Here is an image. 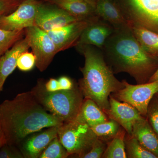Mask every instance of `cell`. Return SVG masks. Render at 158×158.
I'll use <instances>...</instances> for the list:
<instances>
[{
	"mask_svg": "<svg viewBox=\"0 0 158 158\" xmlns=\"http://www.w3.org/2000/svg\"><path fill=\"white\" fill-rule=\"evenodd\" d=\"M76 119L85 123L90 127L107 121L108 116L93 100L84 98Z\"/></svg>",
	"mask_w": 158,
	"mask_h": 158,
	"instance_id": "17",
	"label": "cell"
},
{
	"mask_svg": "<svg viewBox=\"0 0 158 158\" xmlns=\"http://www.w3.org/2000/svg\"><path fill=\"white\" fill-rule=\"evenodd\" d=\"M69 156L58 136L53 139L44 149L39 158H66Z\"/></svg>",
	"mask_w": 158,
	"mask_h": 158,
	"instance_id": "25",
	"label": "cell"
},
{
	"mask_svg": "<svg viewBox=\"0 0 158 158\" xmlns=\"http://www.w3.org/2000/svg\"><path fill=\"white\" fill-rule=\"evenodd\" d=\"M6 144H7V140L6 136L0 125V150Z\"/></svg>",
	"mask_w": 158,
	"mask_h": 158,
	"instance_id": "33",
	"label": "cell"
},
{
	"mask_svg": "<svg viewBox=\"0 0 158 158\" xmlns=\"http://www.w3.org/2000/svg\"><path fill=\"white\" fill-rule=\"evenodd\" d=\"M24 0H0V18L15 11Z\"/></svg>",
	"mask_w": 158,
	"mask_h": 158,
	"instance_id": "29",
	"label": "cell"
},
{
	"mask_svg": "<svg viewBox=\"0 0 158 158\" xmlns=\"http://www.w3.org/2000/svg\"><path fill=\"white\" fill-rule=\"evenodd\" d=\"M61 8H53L46 6L40 3L35 18V25L48 32L61 27L79 20Z\"/></svg>",
	"mask_w": 158,
	"mask_h": 158,
	"instance_id": "9",
	"label": "cell"
},
{
	"mask_svg": "<svg viewBox=\"0 0 158 158\" xmlns=\"http://www.w3.org/2000/svg\"><path fill=\"white\" fill-rule=\"evenodd\" d=\"M24 158L20 151L15 148V146L6 144L0 150V158Z\"/></svg>",
	"mask_w": 158,
	"mask_h": 158,
	"instance_id": "30",
	"label": "cell"
},
{
	"mask_svg": "<svg viewBox=\"0 0 158 158\" xmlns=\"http://www.w3.org/2000/svg\"><path fill=\"white\" fill-rule=\"evenodd\" d=\"M44 87L46 90L49 92H54L57 90H61L59 86L58 80L51 78L44 83Z\"/></svg>",
	"mask_w": 158,
	"mask_h": 158,
	"instance_id": "32",
	"label": "cell"
},
{
	"mask_svg": "<svg viewBox=\"0 0 158 158\" xmlns=\"http://www.w3.org/2000/svg\"><path fill=\"white\" fill-rule=\"evenodd\" d=\"M25 31H8L0 29V58L15 43L23 38Z\"/></svg>",
	"mask_w": 158,
	"mask_h": 158,
	"instance_id": "24",
	"label": "cell"
},
{
	"mask_svg": "<svg viewBox=\"0 0 158 158\" xmlns=\"http://www.w3.org/2000/svg\"><path fill=\"white\" fill-rule=\"evenodd\" d=\"M147 116L149 124L158 137V98L151 101L148 109Z\"/></svg>",
	"mask_w": 158,
	"mask_h": 158,
	"instance_id": "27",
	"label": "cell"
},
{
	"mask_svg": "<svg viewBox=\"0 0 158 158\" xmlns=\"http://www.w3.org/2000/svg\"><path fill=\"white\" fill-rule=\"evenodd\" d=\"M60 118L47 111L31 91L0 104V125L7 144L18 146L26 138L44 128L62 125Z\"/></svg>",
	"mask_w": 158,
	"mask_h": 158,
	"instance_id": "1",
	"label": "cell"
},
{
	"mask_svg": "<svg viewBox=\"0 0 158 158\" xmlns=\"http://www.w3.org/2000/svg\"><path fill=\"white\" fill-rule=\"evenodd\" d=\"M61 126L47 128L44 131L26 138L19 145L24 158H39L51 141L58 136Z\"/></svg>",
	"mask_w": 158,
	"mask_h": 158,
	"instance_id": "13",
	"label": "cell"
},
{
	"mask_svg": "<svg viewBox=\"0 0 158 158\" xmlns=\"http://www.w3.org/2000/svg\"><path fill=\"white\" fill-rule=\"evenodd\" d=\"M122 127L111 118L91 127L98 139L108 143L117 135Z\"/></svg>",
	"mask_w": 158,
	"mask_h": 158,
	"instance_id": "23",
	"label": "cell"
},
{
	"mask_svg": "<svg viewBox=\"0 0 158 158\" xmlns=\"http://www.w3.org/2000/svg\"><path fill=\"white\" fill-rule=\"evenodd\" d=\"M124 87L111 94L117 100L131 105L142 116H147L150 102L158 92V80L146 84L132 85L123 81Z\"/></svg>",
	"mask_w": 158,
	"mask_h": 158,
	"instance_id": "6",
	"label": "cell"
},
{
	"mask_svg": "<svg viewBox=\"0 0 158 158\" xmlns=\"http://www.w3.org/2000/svg\"><path fill=\"white\" fill-rule=\"evenodd\" d=\"M83 46L85 64L81 68L83 77L78 86L84 98L92 100L104 112L110 108V95L122 89L124 84L115 77L101 54L89 45Z\"/></svg>",
	"mask_w": 158,
	"mask_h": 158,
	"instance_id": "2",
	"label": "cell"
},
{
	"mask_svg": "<svg viewBox=\"0 0 158 158\" xmlns=\"http://www.w3.org/2000/svg\"><path fill=\"white\" fill-rule=\"evenodd\" d=\"M58 136L69 156L81 158L89 152L98 139L90 127L76 119L64 123L60 127Z\"/></svg>",
	"mask_w": 158,
	"mask_h": 158,
	"instance_id": "5",
	"label": "cell"
},
{
	"mask_svg": "<svg viewBox=\"0 0 158 158\" xmlns=\"http://www.w3.org/2000/svg\"><path fill=\"white\" fill-rule=\"evenodd\" d=\"M78 1V0H51L52 2H53L55 4L59 2H70L73 1Z\"/></svg>",
	"mask_w": 158,
	"mask_h": 158,
	"instance_id": "35",
	"label": "cell"
},
{
	"mask_svg": "<svg viewBox=\"0 0 158 158\" xmlns=\"http://www.w3.org/2000/svg\"><path fill=\"white\" fill-rule=\"evenodd\" d=\"M107 48L115 73H127L138 84H144L148 73L154 67V59L144 50L132 33L121 32L115 35Z\"/></svg>",
	"mask_w": 158,
	"mask_h": 158,
	"instance_id": "3",
	"label": "cell"
},
{
	"mask_svg": "<svg viewBox=\"0 0 158 158\" xmlns=\"http://www.w3.org/2000/svg\"><path fill=\"white\" fill-rule=\"evenodd\" d=\"M95 11L102 18L117 27L129 26L130 23L123 17L119 9L113 0H98L95 6Z\"/></svg>",
	"mask_w": 158,
	"mask_h": 158,
	"instance_id": "18",
	"label": "cell"
},
{
	"mask_svg": "<svg viewBox=\"0 0 158 158\" xmlns=\"http://www.w3.org/2000/svg\"><path fill=\"white\" fill-rule=\"evenodd\" d=\"M156 94H157V97H158V92L157 93H156Z\"/></svg>",
	"mask_w": 158,
	"mask_h": 158,
	"instance_id": "37",
	"label": "cell"
},
{
	"mask_svg": "<svg viewBox=\"0 0 158 158\" xmlns=\"http://www.w3.org/2000/svg\"><path fill=\"white\" fill-rule=\"evenodd\" d=\"M157 80H158V68L155 72L152 75L151 77L148 82H153Z\"/></svg>",
	"mask_w": 158,
	"mask_h": 158,
	"instance_id": "34",
	"label": "cell"
},
{
	"mask_svg": "<svg viewBox=\"0 0 158 158\" xmlns=\"http://www.w3.org/2000/svg\"><path fill=\"white\" fill-rule=\"evenodd\" d=\"M27 37L19 40L7 51L0 58V90H3V86L8 77L17 67L18 59L21 55L28 51L30 48Z\"/></svg>",
	"mask_w": 158,
	"mask_h": 158,
	"instance_id": "14",
	"label": "cell"
},
{
	"mask_svg": "<svg viewBox=\"0 0 158 158\" xmlns=\"http://www.w3.org/2000/svg\"><path fill=\"white\" fill-rule=\"evenodd\" d=\"M125 148L127 157L157 158L155 155L145 148L132 135L126 133L124 137Z\"/></svg>",
	"mask_w": 158,
	"mask_h": 158,
	"instance_id": "22",
	"label": "cell"
},
{
	"mask_svg": "<svg viewBox=\"0 0 158 158\" xmlns=\"http://www.w3.org/2000/svg\"><path fill=\"white\" fill-rule=\"evenodd\" d=\"M1 92V90H0V92Z\"/></svg>",
	"mask_w": 158,
	"mask_h": 158,
	"instance_id": "38",
	"label": "cell"
},
{
	"mask_svg": "<svg viewBox=\"0 0 158 158\" xmlns=\"http://www.w3.org/2000/svg\"><path fill=\"white\" fill-rule=\"evenodd\" d=\"M40 2L24 0L13 12L0 18V29L19 31L35 25L37 8Z\"/></svg>",
	"mask_w": 158,
	"mask_h": 158,
	"instance_id": "8",
	"label": "cell"
},
{
	"mask_svg": "<svg viewBox=\"0 0 158 158\" xmlns=\"http://www.w3.org/2000/svg\"><path fill=\"white\" fill-rule=\"evenodd\" d=\"M130 27L144 50L152 56H158V33L135 24H130Z\"/></svg>",
	"mask_w": 158,
	"mask_h": 158,
	"instance_id": "19",
	"label": "cell"
},
{
	"mask_svg": "<svg viewBox=\"0 0 158 158\" xmlns=\"http://www.w3.org/2000/svg\"><path fill=\"white\" fill-rule=\"evenodd\" d=\"M85 1H87V2H89V3H90V4H91L92 6H93L95 7V0H85Z\"/></svg>",
	"mask_w": 158,
	"mask_h": 158,
	"instance_id": "36",
	"label": "cell"
},
{
	"mask_svg": "<svg viewBox=\"0 0 158 158\" xmlns=\"http://www.w3.org/2000/svg\"><path fill=\"white\" fill-rule=\"evenodd\" d=\"M25 34L36 58V66L40 72L44 71L59 52L47 32L37 26L26 29Z\"/></svg>",
	"mask_w": 158,
	"mask_h": 158,
	"instance_id": "7",
	"label": "cell"
},
{
	"mask_svg": "<svg viewBox=\"0 0 158 158\" xmlns=\"http://www.w3.org/2000/svg\"><path fill=\"white\" fill-rule=\"evenodd\" d=\"M107 146V143L101 139H97L94 143L91 149L83 158H102Z\"/></svg>",
	"mask_w": 158,
	"mask_h": 158,
	"instance_id": "28",
	"label": "cell"
},
{
	"mask_svg": "<svg viewBox=\"0 0 158 158\" xmlns=\"http://www.w3.org/2000/svg\"><path fill=\"white\" fill-rule=\"evenodd\" d=\"M112 33V29L105 24L90 23L83 31L77 44L82 46L92 45L102 47Z\"/></svg>",
	"mask_w": 158,
	"mask_h": 158,
	"instance_id": "16",
	"label": "cell"
},
{
	"mask_svg": "<svg viewBox=\"0 0 158 158\" xmlns=\"http://www.w3.org/2000/svg\"><path fill=\"white\" fill-rule=\"evenodd\" d=\"M61 90H70L74 86V84L71 80L68 77L62 76L58 80Z\"/></svg>",
	"mask_w": 158,
	"mask_h": 158,
	"instance_id": "31",
	"label": "cell"
},
{
	"mask_svg": "<svg viewBox=\"0 0 158 158\" xmlns=\"http://www.w3.org/2000/svg\"><path fill=\"white\" fill-rule=\"evenodd\" d=\"M36 65V58L33 53H23L18 59L17 67L22 71H29Z\"/></svg>",
	"mask_w": 158,
	"mask_h": 158,
	"instance_id": "26",
	"label": "cell"
},
{
	"mask_svg": "<svg viewBox=\"0 0 158 158\" xmlns=\"http://www.w3.org/2000/svg\"><path fill=\"white\" fill-rule=\"evenodd\" d=\"M110 107L104 113L109 117L115 120L130 135L132 133L133 124L143 116L132 106L117 100L112 95L110 96Z\"/></svg>",
	"mask_w": 158,
	"mask_h": 158,
	"instance_id": "11",
	"label": "cell"
},
{
	"mask_svg": "<svg viewBox=\"0 0 158 158\" xmlns=\"http://www.w3.org/2000/svg\"><path fill=\"white\" fill-rule=\"evenodd\" d=\"M126 131L122 127L113 139L107 143V146L102 158H126L124 137Z\"/></svg>",
	"mask_w": 158,
	"mask_h": 158,
	"instance_id": "21",
	"label": "cell"
},
{
	"mask_svg": "<svg viewBox=\"0 0 158 158\" xmlns=\"http://www.w3.org/2000/svg\"><path fill=\"white\" fill-rule=\"evenodd\" d=\"M132 135L145 148L158 158V137L147 119L142 116L133 124Z\"/></svg>",
	"mask_w": 158,
	"mask_h": 158,
	"instance_id": "15",
	"label": "cell"
},
{
	"mask_svg": "<svg viewBox=\"0 0 158 158\" xmlns=\"http://www.w3.org/2000/svg\"><path fill=\"white\" fill-rule=\"evenodd\" d=\"M90 23L81 19L47 32L58 52L65 50L77 43L83 31Z\"/></svg>",
	"mask_w": 158,
	"mask_h": 158,
	"instance_id": "12",
	"label": "cell"
},
{
	"mask_svg": "<svg viewBox=\"0 0 158 158\" xmlns=\"http://www.w3.org/2000/svg\"><path fill=\"white\" fill-rule=\"evenodd\" d=\"M131 15L137 25L158 32V0H128Z\"/></svg>",
	"mask_w": 158,
	"mask_h": 158,
	"instance_id": "10",
	"label": "cell"
},
{
	"mask_svg": "<svg viewBox=\"0 0 158 158\" xmlns=\"http://www.w3.org/2000/svg\"><path fill=\"white\" fill-rule=\"evenodd\" d=\"M31 91L47 111L64 123L76 119L85 98L78 85H75L70 90L49 92L46 90L44 83L41 81Z\"/></svg>",
	"mask_w": 158,
	"mask_h": 158,
	"instance_id": "4",
	"label": "cell"
},
{
	"mask_svg": "<svg viewBox=\"0 0 158 158\" xmlns=\"http://www.w3.org/2000/svg\"><path fill=\"white\" fill-rule=\"evenodd\" d=\"M59 8L79 19L87 17L95 11V7L85 0H78L70 2L57 3Z\"/></svg>",
	"mask_w": 158,
	"mask_h": 158,
	"instance_id": "20",
	"label": "cell"
}]
</instances>
